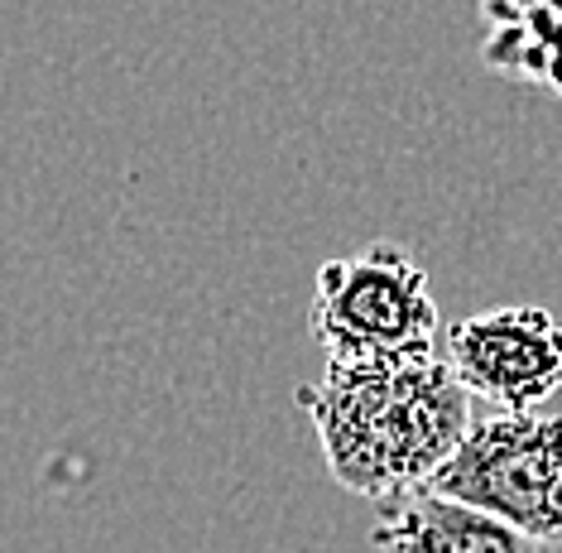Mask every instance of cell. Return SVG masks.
Wrapping results in <instances>:
<instances>
[{
  "mask_svg": "<svg viewBox=\"0 0 562 553\" xmlns=\"http://www.w3.org/2000/svg\"><path fill=\"white\" fill-rule=\"evenodd\" d=\"M293 400L313 419L331 482L380 506L428 486L476 419V400L438 346L327 356L323 376L303 380Z\"/></svg>",
  "mask_w": 562,
  "mask_h": 553,
  "instance_id": "6da1fadb",
  "label": "cell"
},
{
  "mask_svg": "<svg viewBox=\"0 0 562 553\" xmlns=\"http://www.w3.org/2000/svg\"><path fill=\"white\" fill-rule=\"evenodd\" d=\"M428 486L491 510L539 544H562V419L543 409H491L471 419Z\"/></svg>",
  "mask_w": 562,
  "mask_h": 553,
  "instance_id": "7a4b0ae2",
  "label": "cell"
},
{
  "mask_svg": "<svg viewBox=\"0 0 562 553\" xmlns=\"http://www.w3.org/2000/svg\"><path fill=\"white\" fill-rule=\"evenodd\" d=\"M313 338L327 356H400L438 346V303L428 269L394 241L317 265Z\"/></svg>",
  "mask_w": 562,
  "mask_h": 553,
  "instance_id": "3957f363",
  "label": "cell"
},
{
  "mask_svg": "<svg viewBox=\"0 0 562 553\" xmlns=\"http://www.w3.org/2000/svg\"><path fill=\"white\" fill-rule=\"evenodd\" d=\"M370 544L375 553H543L539 539L432 486L385 500Z\"/></svg>",
  "mask_w": 562,
  "mask_h": 553,
  "instance_id": "5b68a950",
  "label": "cell"
},
{
  "mask_svg": "<svg viewBox=\"0 0 562 553\" xmlns=\"http://www.w3.org/2000/svg\"><path fill=\"white\" fill-rule=\"evenodd\" d=\"M447 362L485 409H539L562 385V323L539 303L491 308L447 332Z\"/></svg>",
  "mask_w": 562,
  "mask_h": 553,
  "instance_id": "277c9868",
  "label": "cell"
}]
</instances>
